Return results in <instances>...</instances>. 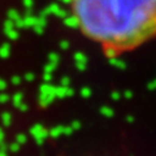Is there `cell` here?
<instances>
[{"instance_id":"6da1fadb","label":"cell","mask_w":156,"mask_h":156,"mask_svg":"<svg viewBox=\"0 0 156 156\" xmlns=\"http://www.w3.org/2000/svg\"><path fill=\"white\" fill-rule=\"evenodd\" d=\"M76 25L107 57L156 38V0H69Z\"/></svg>"}]
</instances>
